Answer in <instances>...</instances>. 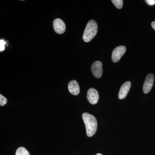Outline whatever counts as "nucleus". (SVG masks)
Wrapping results in <instances>:
<instances>
[{
	"label": "nucleus",
	"instance_id": "nucleus-15",
	"mask_svg": "<svg viewBox=\"0 0 155 155\" xmlns=\"http://www.w3.org/2000/svg\"><path fill=\"white\" fill-rule=\"evenodd\" d=\"M151 25L152 27L155 30V21L152 22Z\"/></svg>",
	"mask_w": 155,
	"mask_h": 155
},
{
	"label": "nucleus",
	"instance_id": "nucleus-3",
	"mask_svg": "<svg viewBox=\"0 0 155 155\" xmlns=\"http://www.w3.org/2000/svg\"><path fill=\"white\" fill-rule=\"evenodd\" d=\"M126 51V48L124 46H120L116 48L112 53V59L113 62L117 63L120 61Z\"/></svg>",
	"mask_w": 155,
	"mask_h": 155
},
{
	"label": "nucleus",
	"instance_id": "nucleus-8",
	"mask_svg": "<svg viewBox=\"0 0 155 155\" xmlns=\"http://www.w3.org/2000/svg\"><path fill=\"white\" fill-rule=\"evenodd\" d=\"M130 87H131V82L129 81H126L122 84L119 91V99H123L126 97L128 92L130 90Z\"/></svg>",
	"mask_w": 155,
	"mask_h": 155
},
{
	"label": "nucleus",
	"instance_id": "nucleus-9",
	"mask_svg": "<svg viewBox=\"0 0 155 155\" xmlns=\"http://www.w3.org/2000/svg\"><path fill=\"white\" fill-rule=\"evenodd\" d=\"M69 92L74 95H77L80 93V87L76 81L72 80L68 84Z\"/></svg>",
	"mask_w": 155,
	"mask_h": 155
},
{
	"label": "nucleus",
	"instance_id": "nucleus-6",
	"mask_svg": "<svg viewBox=\"0 0 155 155\" xmlns=\"http://www.w3.org/2000/svg\"><path fill=\"white\" fill-rule=\"evenodd\" d=\"M91 72L96 78L101 77L103 74L102 64L99 61L94 62L91 67Z\"/></svg>",
	"mask_w": 155,
	"mask_h": 155
},
{
	"label": "nucleus",
	"instance_id": "nucleus-1",
	"mask_svg": "<svg viewBox=\"0 0 155 155\" xmlns=\"http://www.w3.org/2000/svg\"><path fill=\"white\" fill-rule=\"evenodd\" d=\"M82 119L86 127L87 135L89 137L93 136L97 130V122L95 117L88 113H84L82 115Z\"/></svg>",
	"mask_w": 155,
	"mask_h": 155
},
{
	"label": "nucleus",
	"instance_id": "nucleus-13",
	"mask_svg": "<svg viewBox=\"0 0 155 155\" xmlns=\"http://www.w3.org/2000/svg\"><path fill=\"white\" fill-rule=\"evenodd\" d=\"M6 44V42L4 40L1 39L0 40V51L1 52L5 50V45Z\"/></svg>",
	"mask_w": 155,
	"mask_h": 155
},
{
	"label": "nucleus",
	"instance_id": "nucleus-14",
	"mask_svg": "<svg viewBox=\"0 0 155 155\" xmlns=\"http://www.w3.org/2000/svg\"><path fill=\"white\" fill-rule=\"evenodd\" d=\"M146 2L149 5H153L155 4V0H147V1H146Z\"/></svg>",
	"mask_w": 155,
	"mask_h": 155
},
{
	"label": "nucleus",
	"instance_id": "nucleus-4",
	"mask_svg": "<svg viewBox=\"0 0 155 155\" xmlns=\"http://www.w3.org/2000/svg\"><path fill=\"white\" fill-rule=\"evenodd\" d=\"M154 76L152 73H150L146 78L143 85V91L145 94H147L151 90L153 85Z\"/></svg>",
	"mask_w": 155,
	"mask_h": 155
},
{
	"label": "nucleus",
	"instance_id": "nucleus-2",
	"mask_svg": "<svg viewBox=\"0 0 155 155\" xmlns=\"http://www.w3.org/2000/svg\"><path fill=\"white\" fill-rule=\"evenodd\" d=\"M98 31V25L97 22L94 20H91L87 24L83 35L84 41L88 42L91 41L96 35Z\"/></svg>",
	"mask_w": 155,
	"mask_h": 155
},
{
	"label": "nucleus",
	"instance_id": "nucleus-11",
	"mask_svg": "<svg viewBox=\"0 0 155 155\" xmlns=\"http://www.w3.org/2000/svg\"><path fill=\"white\" fill-rule=\"evenodd\" d=\"M112 2L117 8L119 9L122 8L123 4V1L122 0H112Z\"/></svg>",
	"mask_w": 155,
	"mask_h": 155
},
{
	"label": "nucleus",
	"instance_id": "nucleus-10",
	"mask_svg": "<svg viewBox=\"0 0 155 155\" xmlns=\"http://www.w3.org/2000/svg\"><path fill=\"white\" fill-rule=\"evenodd\" d=\"M15 155H30L28 150L23 147H20L17 149Z\"/></svg>",
	"mask_w": 155,
	"mask_h": 155
},
{
	"label": "nucleus",
	"instance_id": "nucleus-5",
	"mask_svg": "<svg viewBox=\"0 0 155 155\" xmlns=\"http://www.w3.org/2000/svg\"><path fill=\"white\" fill-rule=\"evenodd\" d=\"M87 97L89 102L91 104L94 105L98 101L99 96L97 90L94 88H91L87 91Z\"/></svg>",
	"mask_w": 155,
	"mask_h": 155
},
{
	"label": "nucleus",
	"instance_id": "nucleus-7",
	"mask_svg": "<svg viewBox=\"0 0 155 155\" xmlns=\"http://www.w3.org/2000/svg\"><path fill=\"white\" fill-rule=\"evenodd\" d=\"M53 27L56 33L59 34L64 33L66 30V25L61 19L57 18L53 22Z\"/></svg>",
	"mask_w": 155,
	"mask_h": 155
},
{
	"label": "nucleus",
	"instance_id": "nucleus-16",
	"mask_svg": "<svg viewBox=\"0 0 155 155\" xmlns=\"http://www.w3.org/2000/svg\"><path fill=\"white\" fill-rule=\"evenodd\" d=\"M103 155L102 154H101V153H97V155Z\"/></svg>",
	"mask_w": 155,
	"mask_h": 155
},
{
	"label": "nucleus",
	"instance_id": "nucleus-12",
	"mask_svg": "<svg viewBox=\"0 0 155 155\" xmlns=\"http://www.w3.org/2000/svg\"><path fill=\"white\" fill-rule=\"evenodd\" d=\"M8 102V100L7 98L2 95L0 94V105L1 106H4Z\"/></svg>",
	"mask_w": 155,
	"mask_h": 155
}]
</instances>
